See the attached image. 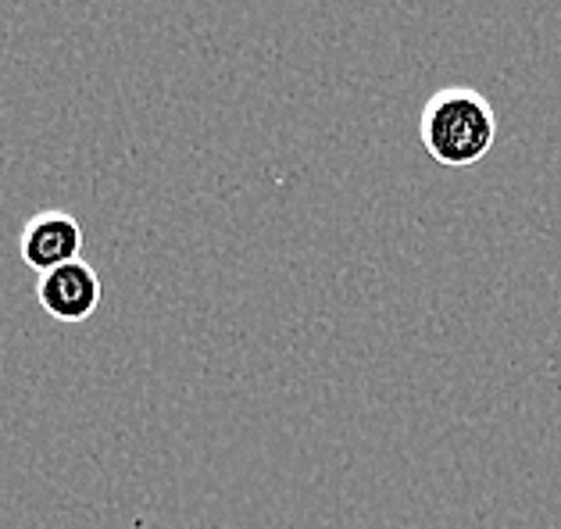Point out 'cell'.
<instances>
[{"instance_id":"1","label":"cell","mask_w":561,"mask_h":529,"mask_svg":"<svg viewBox=\"0 0 561 529\" xmlns=\"http://www.w3.org/2000/svg\"><path fill=\"white\" fill-rule=\"evenodd\" d=\"M419 137L436 165L469 169L476 161H483L497 140V112L479 90H436L422 107Z\"/></svg>"},{"instance_id":"2","label":"cell","mask_w":561,"mask_h":529,"mask_svg":"<svg viewBox=\"0 0 561 529\" xmlns=\"http://www.w3.org/2000/svg\"><path fill=\"white\" fill-rule=\"evenodd\" d=\"M83 243H87V233L72 211L47 208L25 222L22 237H19V257L25 268H33V273L44 276L50 268L83 257Z\"/></svg>"},{"instance_id":"3","label":"cell","mask_w":561,"mask_h":529,"mask_svg":"<svg viewBox=\"0 0 561 529\" xmlns=\"http://www.w3.org/2000/svg\"><path fill=\"white\" fill-rule=\"evenodd\" d=\"M36 301L54 322L79 325L101 308V276L93 265L76 257V262L50 268L36 283Z\"/></svg>"}]
</instances>
